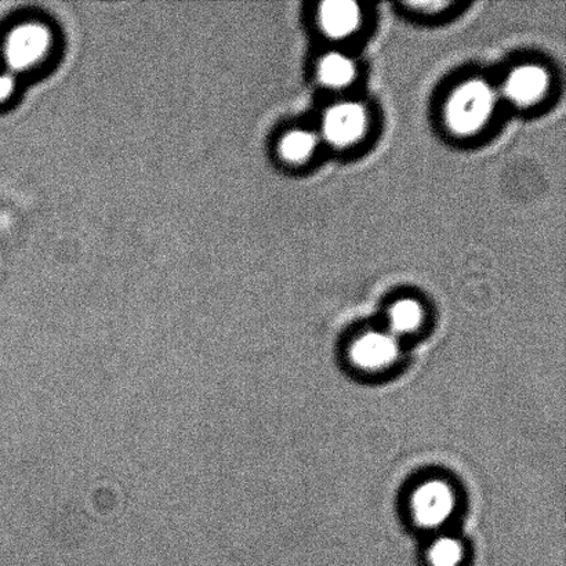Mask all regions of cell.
I'll use <instances>...</instances> for the list:
<instances>
[{"label": "cell", "mask_w": 566, "mask_h": 566, "mask_svg": "<svg viewBox=\"0 0 566 566\" xmlns=\"http://www.w3.org/2000/svg\"><path fill=\"white\" fill-rule=\"evenodd\" d=\"M57 49V33L50 22L24 19L4 33L2 41L3 69L17 77L33 74L50 63Z\"/></svg>", "instance_id": "cell-1"}, {"label": "cell", "mask_w": 566, "mask_h": 566, "mask_svg": "<svg viewBox=\"0 0 566 566\" xmlns=\"http://www.w3.org/2000/svg\"><path fill=\"white\" fill-rule=\"evenodd\" d=\"M495 105V94L488 83L471 81L460 86L449 98L447 120L458 135H471L480 130L490 118Z\"/></svg>", "instance_id": "cell-2"}, {"label": "cell", "mask_w": 566, "mask_h": 566, "mask_svg": "<svg viewBox=\"0 0 566 566\" xmlns=\"http://www.w3.org/2000/svg\"><path fill=\"white\" fill-rule=\"evenodd\" d=\"M453 510L454 495L447 482L427 481L413 493V517L424 528H438L446 524Z\"/></svg>", "instance_id": "cell-3"}, {"label": "cell", "mask_w": 566, "mask_h": 566, "mask_svg": "<svg viewBox=\"0 0 566 566\" xmlns=\"http://www.w3.org/2000/svg\"><path fill=\"white\" fill-rule=\"evenodd\" d=\"M399 354V346L392 333L368 332L359 336L349 348V358L357 368L376 371L387 368Z\"/></svg>", "instance_id": "cell-4"}, {"label": "cell", "mask_w": 566, "mask_h": 566, "mask_svg": "<svg viewBox=\"0 0 566 566\" xmlns=\"http://www.w3.org/2000/svg\"><path fill=\"white\" fill-rule=\"evenodd\" d=\"M365 111L354 103L338 104L325 116L324 133L333 146H348L364 135Z\"/></svg>", "instance_id": "cell-5"}, {"label": "cell", "mask_w": 566, "mask_h": 566, "mask_svg": "<svg viewBox=\"0 0 566 566\" xmlns=\"http://www.w3.org/2000/svg\"><path fill=\"white\" fill-rule=\"evenodd\" d=\"M548 76L539 66H521L510 75L506 93L512 102L520 105L531 104L546 92Z\"/></svg>", "instance_id": "cell-6"}, {"label": "cell", "mask_w": 566, "mask_h": 566, "mask_svg": "<svg viewBox=\"0 0 566 566\" xmlns=\"http://www.w3.org/2000/svg\"><path fill=\"white\" fill-rule=\"evenodd\" d=\"M319 22L327 35L342 38L359 24V8L348 0H331L321 4Z\"/></svg>", "instance_id": "cell-7"}, {"label": "cell", "mask_w": 566, "mask_h": 566, "mask_svg": "<svg viewBox=\"0 0 566 566\" xmlns=\"http://www.w3.org/2000/svg\"><path fill=\"white\" fill-rule=\"evenodd\" d=\"M354 74V64L343 54H327L326 57L321 60L318 65L319 80L329 87L348 85L353 81Z\"/></svg>", "instance_id": "cell-8"}, {"label": "cell", "mask_w": 566, "mask_h": 566, "mask_svg": "<svg viewBox=\"0 0 566 566\" xmlns=\"http://www.w3.org/2000/svg\"><path fill=\"white\" fill-rule=\"evenodd\" d=\"M316 147L314 133L307 130H293L282 137L280 143L281 158L286 163L297 164L307 159Z\"/></svg>", "instance_id": "cell-9"}, {"label": "cell", "mask_w": 566, "mask_h": 566, "mask_svg": "<svg viewBox=\"0 0 566 566\" xmlns=\"http://www.w3.org/2000/svg\"><path fill=\"white\" fill-rule=\"evenodd\" d=\"M421 311L420 304L415 300H401L392 305L390 311V322L394 333H410L418 329L421 324Z\"/></svg>", "instance_id": "cell-10"}, {"label": "cell", "mask_w": 566, "mask_h": 566, "mask_svg": "<svg viewBox=\"0 0 566 566\" xmlns=\"http://www.w3.org/2000/svg\"><path fill=\"white\" fill-rule=\"evenodd\" d=\"M463 556L462 543L451 536H442L437 539L427 553L431 566H459Z\"/></svg>", "instance_id": "cell-11"}, {"label": "cell", "mask_w": 566, "mask_h": 566, "mask_svg": "<svg viewBox=\"0 0 566 566\" xmlns=\"http://www.w3.org/2000/svg\"><path fill=\"white\" fill-rule=\"evenodd\" d=\"M20 77L11 74L8 70L0 71V107L13 102L19 93Z\"/></svg>", "instance_id": "cell-12"}]
</instances>
